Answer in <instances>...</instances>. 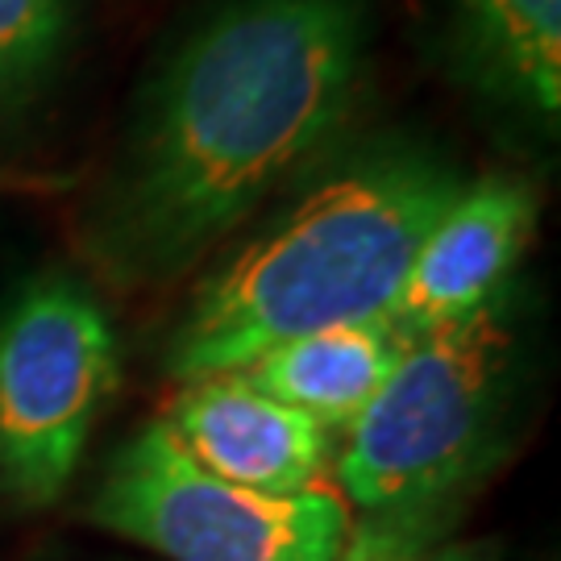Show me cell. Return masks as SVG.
<instances>
[{
	"instance_id": "3957f363",
	"label": "cell",
	"mask_w": 561,
	"mask_h": 561,
	"mask_svg": "<svg viewBox=\"0 0 561 561\" xmlns=\"http://www.w3.org/2000/svg\"><path fill=\"white\" fill-rule=\"evenodd\" d=\"M512 370V296L408 341L333 458L345 500L366 516L449 512L500 454Z\"/></svg>"
},
{
	"instance_id": "6da1fadb",
	"label": "cell",
	"mask_w": 561,
	"mask_h": 561,
	"mask_svg": "<svg viewBox=\"0 0 561 561\" xmlns=\"http://www.w3.org/2000/svg\"><path fill=\"white\" fill-rule=\"evenodd\" d=\"M370 46V0H208L83 196V262L117 287L187 275L345 141Z\"/></svg>"
},
{
	"instance_id": "7a4b0ae2",
	"label": "cell",
	"mask_w": 561,
	"mask_h": 561,
	"mask_svg": "<svg viewBox=\"0 0 561 561\" xmlns=\"http://www.w3.org/2000/svg\"><path fill=\"white\" fill-rule=\"evenodd\" d=\"M461 183L458 159L428 138L341 141L196 283L167 345L171 379L229 375L304 333L391 317Z\"/></svg>"
},
{
	"instance_id": "30bf717a",
	"label": "cell",
	"mask_w": 561,
	"mask_h": 561,
	"mask_svg": "<svg viewBox=\"0 0 561 561\" xmlns=\"http://www.w3.org/2000/svg\"><path fill=\"white\" fill-rule=\"evenodd\" d=\"M80 0H0V125L50 92L71 55Z\"/></svg>"
},
{
	"instance_id": "ba28073f",
	"label": "cell",
	"mask_w": 561,
	"mask_h": 561,
	"mask_svg": "<svg viewBox=\"0 0 561 561\" xmlns=\"http://www.w3.org/2000/svg\"><path fill=\"white\" fill-rule=\"evenodd\" d=\"M449 59L479 96L558 125L561 0H454Z\"/></svg>"
},
{
	"instance_id": "9c48e42d",
	"label": "cell",
	"mask_w": 561,
	"mask_h": 561,
	"mask_svg": "<svg viewBox=\"0 0 561 561\" xmlns=\"http://www.w3.org/2000/svg\"><path fill=\"white\" fill-rule=\"evenodd\" d=\"M408 341L412 337L400 333L391 317L333 324V329H317V333L271 345L266 354L245 362L238 375L266 391L271 400L321 421L333 433H345L396 370Z\"/></svg>"
},
{
	"instance_id": "277c9868",
	"label": "cell",
	"mask_w": 561,
	"mask_h": 561,
	"mask_svg": "<svg viewBox=\"0 0 561 561\" xmlns=\"http://www.w3.org/2000/svg\"><path fill=\"white\" fill-rule=\"evenodd\" d=\"M121 375L117 329L71 271H38L0 304V491L46 507L71 486Z\"/></svg>"
},
{
	"instance_id": "8fae6325",
	"label": "cell",
	"mask_w": 561,
	"mask_h": 561,
	"mask_svg": "<svg viewBox=\"0 0 561 561\" xmlns=\"http://www.w3.org/2000/svg\"><path fill=\"white\" fill-rule=\"evenodd\" d=\"M449 524V512H382L350 524L337 561H421Z\"/></svg>"
},
{
	"instance_id": "5b68a950",
	"label": "cell",
	"mask_w": 561,
	"mask_h": 561,
	"mask_svg": "<svg viewBox=\"0 0 561 561\" xmlns=\"http://www.w3.org/2000/svg\"><path fill=\"white\" fill-rule=\"evenodd\" d=\"M88 516L167 561H337L354 524L329 486L262 495L208 474L162 421L108 458Z\"/></svg>"
},
{
	"instance_id": "8992f818",
	"label": "cell",
	"mask_w": 561,
	"mask_h": 561,
	"mask_svg": "<svg viewBox=\"0 0 561 561\" xmlns=\"http://www.w3.org/2000/svg\"><path fill=\"white\" fill-rule=\"evenodd\" d=\"M537 225L541 192L524 175H466L458 196L424 233L391 308V324L421 337L507 300Z\"/></svg>"
},
{
	"instance_id": "7c38bea8",
	"label": "cell",
	"mask_w": 561,
	"mask_h": 561,
	"mask_svg": "<svg viewBox=\"0 0 561 561\" xmlns=\"http://www.w3.org/2000/svg\"><path fill=\"white\" fill-rule=\"evenodd\" d=\"M421 561H500L495 541H437Z\"/></svg>"
},
{
	"instance_id": "52a82bcc",
	"label": "cell",
	"mask_w": 561,
	"mask_h": 561,
	"mask_svg": "<svg viewBox=\"0 0 561 561\" xmlns=\"http://www.w3.org/2000/svg\"><path fill=\"white\" fill-rule=\"evenodd\" d=\"M162 424L208 474L262 495L317 491L337 458L333 428L271 400L238 370L183 382Z\"/></svg>"
}]
</instances>
